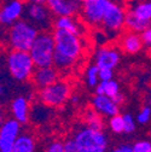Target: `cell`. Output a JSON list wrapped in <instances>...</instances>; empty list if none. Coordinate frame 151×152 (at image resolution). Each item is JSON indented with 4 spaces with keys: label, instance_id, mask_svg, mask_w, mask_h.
Returning a JSON list of instances; mask_svg holds the SVG:
<instances>
[{
    "label": "cell",
    "instance_id": "cell-1",
    "mask_svg": "<svg viewBox=\"0 0 151 152\" xmlns=\"http://www.w3.org/2000/svg\"><path fill=\"white\" fill-rule=\"evenodd\" d=\"M54 39V59L53 65L59 71H65L74 66L81 58L84 52V42L80 35L65 30L53 29Z\"/></svg>",
    "mask_w": 151,
    "mask_h": 152
},
{
    "label": "cell",
    "instance_id": "cell-2",
    "mask_svg": "<svg viewBox=\"0 0 151 152\" xmlns=\"http://www.w3.org/2000/svg\"><path fill=\"white\" fill-rule=\"evenodd\" d=\"M39 34V29L34 27L27 20L22 18V20L17 21L16 23L7 28L6 45L10 50L29 52Z\"/></svg>",
    "mask_w": 151,
    "mask_h": 152
},
{
    "label": "cell",
    "instance_id": "cell-3",
    "mask_svg": "<svg viewBox=\"0 0 151 152\" xmlns=\"http://www.w3.org/2000/svg\"><path fill=\"white\" fill-rule=\"evenodd\" d=\"M5 63L10 76L17 82H27L32 80L36 69L30 53L27 51L10 50L6 53Z\"/></svg>",
    "mask_w": 151,
    "mask_h": 152
},
{
    "label": "cell",
    "instance_id": "cell-4",
    "mask_svg": "<svg viewBox=\"0 0 151 152\" xmlns=\"http://www.w3.org/2000/svg\"><path fill=\"white\" fill-rule=\"evenodd\" d=\"M80 152H108L109 138L104 130H97L87 126L75 130L71 138Z\"/></svg>",
    "mask_w": 151,
    "mask_h": 152
},
{
    "label": "cell",
    "instance_id": "cell-5",
    "mask_svg": "<svg viewBox=\"0 0 151 152\" xmlns=\"http://www.w3.org/2000/svg\"><path fill=\"white\" fill-rule=\"evenodd\" d=\"M151 26V0H133L126 15V29L143 33Z\"/></svg>",
    "mask_w": 151,
    "mask_h": 152
},
{
    "label": "cell",
    "instance_id": "cell-6",
    "mask_svg": "<svg viewBox=\"0 0 151 152\" xmlns=\"http://www.w3.org/2000/svg\"><path fill=\"white\" fill-rule=\"evenodd\" d=\"M54 39L53 34L48 31H40L34 41L29 53L36 65V68L53 66L54 59Z\"/></svg>",
    "mask_w": 151,
    "mask_h": 152
},
{
    "label": "cell",
    "instance_id": "cell-7",
    "mask_svg": "<svg viewBox=\"0 0 151 152\" xmlns=\"http://www.w3.org/2000/svg\"><path fill=\"white\" fill-rule=\"evenodd\" d=\"M71 86L65 80H58L53 85L39 89L37 98L40 103L48 107H59L70 98Z\"/></svg>",
    "mask_w": 151,
    "mask_h": 152
},
{
    "label": "cell",
    "instance_id": "cell-8",
    "mask_svg": "<svg viewBox=\"0 0 151 152\" xmlns=\"http://www.w3.org/2000/svg\"><path fill=\"white\" fill-rule=\"evenodd\" d=\"M126 15L127 10L125 9V6L117 0H114L108 9L103 23L100 26L102 30L106 34V36H116L122 31L123 28H126Z\"/></svg>",
    "mask_w": 151,
    "mask_h": 152
},
{
    "label": "cell",
    "instance_id": "cell-9",
    "mask_svg": "<svg viewBox=\"0 0 151 152\" xmlns=\"http://www.w3.org/2000/svg\"><path fill=\"white\" fill-rule=\"evenodd\" d=\"M114 0H84L81 6V18L89 27H99L103 23L104 16Z\"/></svg>",
    "mask_w": 151,
    "mask_h": 152
},
{
    "label": "cell",
    "instance_id": "cell-10",
    "mask_svg": "<svg viewBox=\"0 0 151 152\" xmlns=\"http://www.w3.org/2000/svg\"><path fill=\"white\" fill-rule=\"evenodd\" d=\"M24 20L30 22L40 31H48L53 27L54 17L46 4H27Z\"/></svg>",
    "mask_w": 151,
    "mask_h": 152
},
{
    "label": "cell",
    "instance_id": "cell-11",
    "mask_svg": "<svg viewBox=\"0 0 151 152\" xmlns=\"http://www.w3.org/2000/svg\"><path fill=\"white\" fill-rule=\"evenodd\" d=\"M22 124L15 118H7L0 126V152H13L16 141L22 134Z\"/></svg>",
    "mask_w": 151,
    "mask_h": 152
},
{
    "label": "cell",
    "instance_id": "cell-12",
    "mask_svg": "<svg viewBox=\"0 0 151 152\" xmlns=\"http://www.w3.org/2000/svg\"><path fill=\"white\" fill-rule=\"evenodd\" d=\"M24 0H6L0 10V23L5 27H11L17 21L22 20L26 12Z\"/></svg>",
    "mask_w": 151,
    "mask_h": 152
},
{
    "label": "cell",
    "instance_id": "cell-13",
    "mask_svg": "<svg viewBox=\"0 0 151 152\" xmlns=\"http://www.w3.org/2000/svg\"><path fill=\"white\" fill-rule=\"evenodd\" d=\"M121 61V51L111 45H103L94 52V64L99 69H112L117 68Z\"/></svg>",
    "mask_w": 151,
    "mask_h": 152
},
{
    "label": "cell",
    "instance_id": "cell-14",
    "mask_svg": "<svg viewBox=\"0 0 151 152\" xmlns=\"http://www.w3.org/2000/svg\"><path fill=\"white\" fill-rule=\"evenodd\" d=\"M84 0H46V5L56 17L80 13Z\"/></svg>",
    "mask_w": 151,
    "mask_h": 152
},
{
    "label": "cell",
    "instance_id": "cell-15",
    "mask_svg": "<svg viewBox=\"0 0 151 152\" xmlns=\"http://www.w3.org/2000/svg\"><path fill=\"white\" fill-rule=\"evenodd\" d=\"M58 80H59V70L54 65L45 66V68H36L32 76L33 85L39 89L48 87L54 82H57Z\"/></svg>",
    "mask_w": 151,
    "mask_h": 152
},
{
    "label": "cell",
    "instance_id": "cell-16",
    "mask_svg": "<svg viewBox=\"0 0 151 152\" xmlns=\"http://www.w3.org/2000/svg\"><path fill=\"white\" fill-rule=\"evenodd\" d=\"M10 111H11L12 118L18 121L21 124H27L32 115L29 99L26 98L24 96L15 97L10 104Z\"/></svg>",
    "mask_w": 151,
    "mask_h": 152
},
{
    "label": "cell",
    "instance_id": "cell-17",
    "mask_svg": "<svg viewBox=\"0 0 151 152\" xmlns=\"http://www.w3.org/2000/svg\"><path fill=\"white\" fill-rule=\"evenodd\" d=\"M91 104H92V107L96 111H98L102 116H105L109 118L120 113V105H117L112 98L103 96V94H96L92 98Z\"/></svg>",
    "mask_w": 151,
    "mask_h": 152
},
{
    "label": "cell",
    "instance_id": "cell-18",
    "mask_svg": "<svg viewBox=\"0 0 151 152\" xmlns=\"http://www.w3.org/2000/svg\"><path fill=\"white\" fill-rule=\"evenodd\" d=\"M120 48L127 53V54H137L141 51L144 42L141 39V35L139 33L134 31H125L120 35V40H119Z\"/></svg>",
    "mask_w": 151,
    "mask_h": 152
},
{
    "label": "cell",
    "instance_id": "cell-19",
    "mask_svg": "<svg viewBox=\"0 0 151 152\" xmlns=\"http://www.w3.org/2000/svg\"><path fill=\"white\" fill-rule=\"evenodd\" d=\"M53 29L58 30H65L70 31L76 35H82L84 34V26L81 22L75 18V16H62V17H56L53 22Z\"/></svg>",
    "mask_w": 151,
    "mask_h": 152
},
{
    "label": "cell",
    "instance_id": "cell-20",
    "mask_svg": "<svg viewBox=\"0 0 151 152\" xmlns=\"http://www.w3.org/2000/svg\"><path fill=\"white\" fill-rule=\"evenodd\" d=\"M13 152H36V141L29 133H22L18 137Z\"/></svg>",
    "mask_w": 151,
    "mask_h": 152
},
{
    "label": "cell",
    "instance_id": "cell-21",
    "mask_svg": "<svg viewBox=\"0 0 151 152\" xmlns=\"http://www.w3.org/2000/svg\"><path fill=\"white\" fill-rule=\"evenodd\" d=\"M94 92H96V94H103V96L110 98H115L119 93H121V89L119 82L114 79L110 81H100L98 86L94 88Z\"/></svg>",
    "mask_w": 151,
    "mask_h": 152
},
{
    "label": "cell",
    "instance_id": "cell-22",
    "mask_svg": "<svg viewBox=\"0 0 151 152\" xmlns=\"http://www.w3.org/2000/svg\"><path fill=\"white\" fill-rule=\"evenodd\" d=\"M85 123L87 127L97 129V130H103L104 128V121L103 116L98 111H96L93 107L87 109L85 112Z\"/></svg>",
    "mask_w": 151,
    "mask_h": 152
},
{
    "label": "cell",
    "instance_id": "cell-23",
    "mask_svg": "<svg viewBox=\"0 0 151 152\" xmlns=\"http://www.w3.org/2000/svg\"><path fill=\"white\" fill-rule=\"evenodd\" d=\"M85 79H86V83H87L88 87L96 88L98 86V83L100 82V79H99V68L96 64L89 65L86 69Z\"/></svg>",
    "mask_w": 151,
    "mask_h": 152
},
{
    "label": "cell",
    "instance_id": "cell-24",
    "mask_svg": "<svg viewBox=\"0 0 151 152\" xmlns=\"http://www.w3.org/2000/svg\"><path fill=\"white\" fill-rule=\"evenodd\" d=\"M109 129L114 133V134H122L125 133V123H123V116L122 115H116L109 118L108 122Z\"/></svg>",
    "mask_w": 151,
    "mask_h": 152
},
{
    "label": "cell",
    "instance_id": "cell-25",
    "mask_svg": "<svg viewBox=\"0 0 151 152\" xmlns=\"http://www.w3.org/2000/svg\"><path fill=\"white\" fill-rule=\"evenodd\" d=\"M123 123H125V134H132L137 129V118H134L130 113H123Z\"/></svg>",
    "mask_w": 151,
    "mask_h": 152
},
{
    "label": "cell",
    "instance_id": "cell-26",
    "mask_svg": "<svg viewBox=\"0 0 151 152\" xmlns=\"http://www.w3.org/2000/svg\"><path fill=\"white\" fill-rule=\"evenodd\" d=\"M137 122L141 126L144 124H147L150 121H151V106L150 105H145L143 106L138 113H137Z\"/></svg>",
    "mask_w": 151,
    "mask_h": 152
},
{
    "label": "cell",
    "instance_id": "cell-27",
    "mask_svg": "<svg viewBox=\"0 0 151 152\" xmlns=\"http://www.w3.org/2000/svg\"><path fill=\"white\" fill-rule=\"evenodd\" d=\"M133 152H151V140H137L133 145Z\"/></svg>",
    "mask_w": 151,
    "mask_h": 152
},
{
    "label": "cell",
    "instance_id": "cell-28",
    "mask_svg": "<svg viewBox=\"0 0 151 152\" xmlns=\"http://www.w3.org/2000/svg\"><path fill=\"white\" fill-rule=\"evenodd\" d=\"M44 152H64V142L61 140H53L47 144Z\"/></svg>",
    "mask_w": 151,
    "mask_h": 152
},
{
    "label": "cell",
    "instance_id": "cell-29",
    "mask_svg": "<svg viewBox=\"0 0 151 152\" xmlns=\"http://www.w3.org/2000/svg\"><path fill=\"white\" fill-rule=\"evenodd\" d=\"M99 79H100V81L114 80V70L112 69H99Z\"/></svg>",
    "mask_w": 151,
    "mask_h": 152
},
{
    "label": "cell",
    "instance_id": "cell-30",
    "mask_svg": "<svg viewBox=\"0 0 151 152\" xmlns=\"http://www.w3.org/2000/svg\"><path fill=\"white\" fill-rule=\"evenodd\" d=\"M140 35H141V39H143L144 46L150 47V46H151V26L147 27L143 33H140Z\"/></svg>",
    "mask_w": 151,
    "mask_h": 152
},
{
    "label": "cell",
    "instance_id": "cell-31",
    "mask_svg": "<svg viewBox=\"0 0 151 152\" xmlns=\"http://www.w3.org/2000/svg\"><path fill=\"white\" fill-rule=\"evenodd\" d=\"M64 152H80V151L73 139H68L64 141Z\"/></svg>",
    "mask_w": 151,
    "mask_h": 152
},
{
    "label": "cell",
    "instance_id": "cell-32",
    "mask_svg": "<svg viewBox=\"0 0 151 152\" xmlns=\"http://www.w3.org/2000/svg\"><path fill=\"white\" fill-rule=\"evenodd\" d=\"M111 152H133V146L129 144H121L112 148Z\"/></svg>",
    "mask_w": 151,
    "mask_h": 152
},
{
    "label": "cell",
    "instance_id": "cell-33",
    "mask_svg": "<svg viewBox=\"0 0 151 152\" xmlns=\"http://www.w3.org/2000/svg\"><path fill=\"white\" fill-rule=\"evenodd\" d=\"M114 99V102L117 104V105H121V104H123V102H125V96L122 93H119L117 96L115 97V98H112Z\"/></svg>",
    "mask_w": 151,
    "mask_h": 152
},
{
    "label": "cell",
    "instance_id": "cell-34",
    "mask_svg": "<svg viewBox=\"0 0 151 152\" xmlns=\"http://www.w3.org/2000/svg\"><path fill=\"white\" fill-rule=\"evenodd\" d=\"M24 1L27 4H45L46 3V0H24Z\"/></svg>",
    "mask_w": 151,
    "mask_h": 152
},
{
    "label": "cell",
    "instance_id": "cell-35",
    "mask_svg": "<svg viewBox=\"0 0 151 152\" xmlns=\"http://www.w3.org/2000/svg\"><path fill=\"white\" fill-rule=\"evenodd\" d=\"M71 102H73L74 104L78 103V102H79V97H78V96H73V97H71Z\"/></svg>",
    "mask_w": 151,
    "mask_h": 152
},
{
    "label": "cell",
    "instance_id": "cell-36",
    "mask_svg": "<svg viewBox=\"0 0 151 152\" xmlns=\"http://www.w3.org/2000/svg\"><path fill=\"white\" fill-rule=\"evenodd\" d=\"M149 105L151 106V94H150V97H149Z\"/></svg>",
    "mask_w": 151,
    "mask_h": 152
},
{
    "label": "cell",
    "instance_id": "cell-37",
    "mask_svg": "<svg viewBox=\"0 0 151 152\" xmlns=\"http://www.w3.org/2000/svg\"><path fill=\"white\" fill-rule=\"evenodd\" d=\"M149 53H150V56H151V46L149 47Z\"/></svg>",
    "mask_w": 151,
    "mask_h": 152
}]
</instances>
